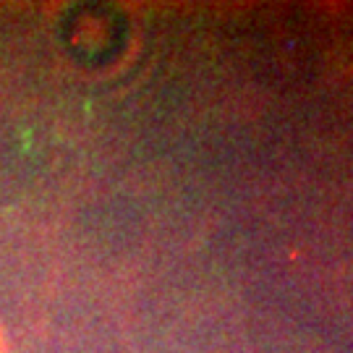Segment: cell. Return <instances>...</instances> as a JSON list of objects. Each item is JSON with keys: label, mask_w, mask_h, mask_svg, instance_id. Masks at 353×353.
Here are the masks:
<instances>
[{"label": "cell", "mask_w": 353, "mask_h": 353, "mask_svg": "<svg viewBox=\"0 0 353 353\" xmlns=\"http://www.w3.org/2000/svg\"><path fill=\"white\" fill-rule=\"evenodd\" d=\"M0 353H8V343H6V335H3V327H0Z\"/></svg>", "instance_id": "obj_1"}]
</instances>
